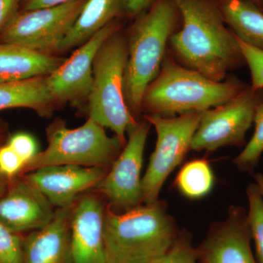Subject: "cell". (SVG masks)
<instances>
[{
    "label": "cell",
    "mask_w": 263,
    "mask_h": 263,
    "mask_svg": "<svg viewBox=\"0 0 263 263\" xmlns=\"http://www.w3.org/2000/svg\"><path fill=\"white\" fill-rule=\"evenodd\" d=\"M151 124L144 119L127 131L129 138L98 188L113 210L124 212L143 204L141 170Z\"/></svg>",
    "instance_id": "30bf717a"
},
{
    "label": "cell",
    "mask_w": 263,
    "mask_h": 263,
    "mask_svg": "<svg viewBox=\"0 0 263 263\" xmlns=\"http://www.w3.org/2000/svg\"><path fill=\"white\" fill-rule=\"evenodd\" d=\"M46 136L47 148L38 152L23 171H34L53 165L100 167L108 171L124 147L117 137H109L104 127L90 118L84 125L76 129H69L65 122L56 119L48 126Z\"/></svg>",
    "instance_id": "8992f818"
},
{
    "label": "cell",
    "mask_w": 263,
    "mask_h": 263,
    "mask_svg": "<svg viewBox=\"0 0 263 263\" xmlns=\"http://www.w3.org/2000/svg\"><path fill=\"white\" fill-rule=\"evenodd\" d=\"M125 14V0H87L60 53L77 48L108 24Z\"/></svg>",
    "instance_id": "ac0fdd59"
},
{
    "label": "cell",
    "mask_w": 263,
    "mask_h": 263,
    "mask_svg": "<svg viewBox=\"0 0 263 263\" xmlns=\"http://www.w3.org/2000/svg\"><path fill=\"white\" fill-rule=\"evenodd\" d=\"M214 184V173L205 159H197L185 164L175 179V186L180 193L191 200L206 196Z\"/></svg>",
    "instance_id": "44dd1931"
},
{
    "label": "cell",
    "mask_w": 263,
    "mask_h": 263,
    "mask_svg": "<svg viewBox=\"0 0 263 263\" xmlns=\"http://www.w3.org/2000/svg\"><path fill=\"white\" fill-rule=\"evenodd\" d=\"M65 60L19 45L0 43V83L47 76Z\"/></svg>",
    "instance_id": "e0dca14e"
},
{
    "label": "cell",
    "mask_w": 263,
    "mask_h": 263,
    "mask_svg": "<svg viewBox=\"0 0 263 263\" xmlns=\"http://www.w3.org/2000/svg\"><path fill=\"white\" fill-rule=\"evenodd\" d=\"M247 1L251 2V3H253V4L257 5V7L260 9L262 10V6H261L260 1L259 0H247Z\"/></svg>",
    "instance_id": "836d02e7"
},
{
    "label": "cell",
    "mask_w": 263,
    "mask_h": 263,
    "mask_svg": "<svg viewBox=\"0 0 263 263\" xmlns=\"http://www.w3.org/2000/svg\"><path fill=\"white\" fill-rule=\"evenodd\" d=\"M180 21L174 0H155L132 26L127 37L124 92L135 118L142 113L143 95L160 73L170 40L178 30Z\"/></svg>",
    "instance_id": "277c9868"
},
{
    "label": "cell",
    "mask_w": 263,
    "mask_h": 263,
    "mask_svg": "<svg viewBox=\"0 0 263 263\" xmlns=\"http://www.w3.org/2000/svg\"><path fill=\"white\" fill-rule=\"evenodd\" d=\"M87 0L29 11H22L0 33V43H12L47 54L60 53L62 43Z\"/></svg>",
    "instance_id": "ba28073f"
},
{
    "label": "cell",
    "mask_w": 263,
    "mask_h": 263,
    "mask_svg": "<svg viewBox=\"0 0 263 263\" xmlns=\"http://www.w3.org/2000/svg\"><path fill=\"white\" fill-rule=\"evenodd\" d=\"M249 200L247 219L251 236L255 246L257 262L263 263V196L256 183H250L247 188Z\"/></svg>",
    "instance_id": "603a6c76"
},
{
    "label": "cell",
    "mask_w": 263,
    "mask_h": 263,
    "mask_svg": "<svg viewBox=\"0 0 263 263\" xmlns=\"http://www.w3.org/2000/svg\"><path fill=\"white\" fill-rule=\"evenodd\" d=\"M254 124L253 136L233 160L235 165L245 172H253L263 154V101L256 110Z\"/></svg>",
    "instance_id": "7402d4cb"
},
{
    "label": "cell",
    "mask_w": 263,
    "mask_h": 263,
    "mask_svg": "<svg viewBox=\"0 0 263 263\" xmlns=\"http://www.w3.org/2000/svg\"><path fill=\"white\" fill-rule=\"evenodd\" d=\"M107 172L100 167L53 165L35 170L26 179L60 209L71 206L79 194L96 187Z\"/></svg>",
    "instance_id": "4fadbf2b"
},
{
    "label": "cell",
    "mask_w": 263,
    "mask_h": 263,
    "mask_svg": "<svg viewBox=\"0 0 263 263\" xmlns=\"http://www.w3.org/2000/svg\"><path fill=\"white\" fill-rule=\"evenodd\" d=\"M120 29L118 20L108 24L46 76L48 91L57 106L66 103L80 105L88 102L92 87L95 57L107 38Z\"/></svg>",
    "instance_id": "8fae6325"
},
{
    "label": "cell",
    "mask_w": 263,
    "mask_h": 263,
    "mask_svg": "<svg viewBox=\"0 0 263 263\" xmlns=\"http://www.w3.org/2000/svg\"><path fill=\"white\" fill-rule=\"evenodd\" d=\"M224 22L235 36L263 50V11L247 0H214Z\"/></svg>",
    "instance_id": "ffe728a7"
},
{
    "label": "cell",
    "mask_w": 263,
    "mask_h": 263,
    "mask_svg": "<svg viewBox=\"0 0 263 263\" xmlns=\"http://www.w3.org/2000/svg\"><path fill=\"white\" fill-rule=\"evenodd\" d=\"M57 107L48 91L46 76L0 83V111L8 108H26L47 117Z\"/></svg>",
    "instance_id": "d6986e66"
},
{
    "label": "cell",
    "mask_w": 263,
    "mask_h": 263,
    "mask_svg": "<svg viewBox=\"0 0 263 263\" xmlns=\"http://www.w3.org/2000/svg\"><path fill=\"white\" fill-rule=\"evenodd\" d=\"M250 229L243 208L231 205L224 220L213 223L197 251L202 263H258L251 249Z\"/></svg>",
    "instance_id": "7c38bea8"
},
{
    "label": "cell",
    "mask_w": 263,
    "mask_h": 263,
    "mask_svg": "<svg viewBox=\"0 0 263 263\" xmlns=\"http://www.w3.org/2000/svg\"><path fill=\"white\" fill-rule=\"evenodd\" d=\"M174 2L182 22L169 43L176 61L217 82L245 65L234 33L214 0Z\"/></svg>",
    "instance_id": "6da1fadb"
},
{
    "label": "cell",
    "mask_w": 263,
    "mask_h": 263,
    "mask_svg": "<svg viewBox=\"0 0 263 263\" xmlns=\"http://www.w3.org/2000/svg\"><path fill=\"white\" fill-rule=\"evenodd\" d=\"M54 214L49 200L27 179L0 198V220L15 233L42 229Z\"/></svg>",
    "instance_id": "9a60e30c"
},
{
    "label": "cell",
    "mask_w": 263,
    "mask_h": 263,
    "mask_svg": "<svg viewBox=\"0 0 263 263\" xmlns=\"http://www.w3.org/2000/svg\"><path fill=\"white\" fill-rule=\"evenodd\" d=\"M75 0H22V11H29L42 8H53Z\"/></svg>",
    "instance_id": "f546056e"
},
{
    "label": "cell",
    "mask_w": 263,
    "mask_h": 263,
    "mask_svg": "<svg viewBox=\"0 0 263 263\" xmlns=\"http://www.w3.org/2000/svg\"><path fill=\"white\" fill-rule=\"evenodd\" d=\"M105 208L93 195L74 203L71 216L72 263H107L104 245Z\"/></svg>",
    "instance_id": "5bb4252c"
},
{
    "label": "cell",
    "mask_w": 263,
    "mask_h": 263,
    "mask_svg": "<svg viewBox=\"0 0 263 263\" xmlns=\"http://www.w3.org/2000/svg\"><path fill=\"white\" fill-rule=\"evenodd\" d=\"M236 37L237 42L249 66L252 78L251 87L254 90L263 89V50L247 44Z\"/></svg>",
    "instance_id": "484cf974"
},
{
    "label": "cell",
    "mask_w": 263,
    "mask_h": 263,
    "mask_svg": "<svg viewBox=\"0 0 263 263\" xmlns=\"http://www.w3.org/2000/svg\"><path fill=\"white\" fill-rule=\"evenodd\" d=\"M24 242L0 220V263H23Z\"/></svg>",
    "instance_id": "cb8c5ba5"
},
{
    "label": "cell",
    "mask_w": 263,
    "mask_h": 263,
    "mask_svg": "<svg viewBox=\"0 0 263 263\" xmlns=\"http://www.w3.org/2000/svg\"><path fill=\"white\" fill-rule=\"evenodd\" d=\"M262 101L263 89L254 90L249 86L229 101L202 112L191 151L214 152L223 147L243 146Z\"/></svg>",
    "instance_id": "9c48e42d"
},
{
    "label": "cell",
    "mask_w": 263,
    "mask_h": 263,
    "mask_svg": "<svg viewBox=\"0 0 263 263\" xmlns=\"http://www.w3.org/2000/svg\"><path fill=\"white\" fill-rule=\"evenodd\" d=\"M254 180H255V183L258 186L259 191H260L263 196V174H257L254 175Z\"/></svg>",
    "instance_id": "1f68e13d"
},
{
    "label": "cell",
    "mask_w": 263,
    "mask_h": 263,
    "mask_svg": "<svg viewBox=\"0 0 263 263\" xmlns=\"http://www.w3.org/2000/svg\"><path fill=\"white\" fill-rule=\"evenodd\" d=\"M197 251L193 248L187 235L179 234L168 252L151 263H199Z\"/></svg>",
    "instance_id": "d4e9b609"
},
{
    "label": "cell",
    "mask_w": 263,
    "mask_h": 263,
    "mask_svg": "<svg viewBox=\"0 0 263 263\" xmlns=\"http://www.w3.org/2000/svg\"><path fill=\"white\" fill-rule=\"evenodd\" d=\"M22 0H0V33L18 13Z\"/></svg>",
    "instance_id": "f1b7e54d"
},
{
    "label": "cell",
    "mask_w": 263,
    "mask_h": 263,
    "mask_svg": "<svg viewBox=\"0 0 263 263\" xmlns=\"http://www.w3.org/2000/svg\"><path fill=\"white\" fill-rule=\"evenodd\" d=\"M24 166V161L9 145L0 148V174L2 176L10 179L22 172Z\"/></svg>",
    "instance_id": "4316f807"
},
{
    "label": "cell",
    "mask_w": 263,
    "mask_h": 263,
    "mask_svg": "<svg viewBox=\"0 0 263 263\" xmlns=\"http://www.w3.org/2000/svg\"><path fill=\"white\" fill-rule=\"evenodd\" d=\"M248 86L235 76L219 82L211 80L166 55L160 73L145 91L141 110L162 117L203 112L229 101Z\"/></svg>",
    "instance_id": "3957f363"
},
{
    "label": "cell",
    "mask_w": 263,
    "mask_h": 263,
    "mask_svg": "<svg viewBox=\"0 0 263 263\" xmlns=\"http://www.w3.org/2000/svg\"><path fill=\"white\" fill-rule=\"evenodd\" d=\"M5 179L6 178L0 174V198L3 196L5 193V190H6L7 184Z\"/></svg>",
    "instance_id": "d6a6232c"
},
{
    "label": "cell",
    "mask_w": 263,
    "mask_h": 263,
    "mask_svg": "<svg viewBox=\"0 0 263 263\" xmlns=\"http://www.w3.org/2000/svg\"><path fill=\"white\" fill-rule=\"evenodd\" d=\"M259 1H260L261 6H262V10L263 11V0H259Z\"/></svg>",
    "instance_id": "e575fe53"
},
{
    "label": "cell",
    "mask_w": 263,
    "mask_h": 263,
    "mask_svg": "<svg viewBox=\"0 0 263 263\" xmlns=\"http://www.w3.org/2000/svg\"><path fill=\"white\" fill-rule=\"evenodd\" d=\"M8 145L22 159L25 165L38 153L35 140L26 133H18L12 136Z\"/></svg>",
    "instance_id": "83f0119b"
},
{
    "label": "cell",
    "mask_w": 263,
    "mask_h": 263,
    "mask_svg": "<svg viewBox=\"0 0 263 263\" xmlns=\"http://www.w3.org/2000/svg\"><path fill=\"white\" fill-rule=\"evenodd\" d=\"M201 114L191 112L173 117L144 116L155 127L157 142L146 174L142 178L143 203L158 201L166 180L191 151L192 141Z\"/></svg>",
    "instance_id": "52a82bcc"
},
{
    "label": "cell",
    "mask_w": 263,
    "mask_h": 263,
    "mask_svg": "<svg viewBox=\"0 0 263 263\" xmlns=\"http://www.w3.org/2000/svg\"><path fill=\"white\" fill-rule=\"evenodd\" d=\"M176 223L164 202L143 203L116 213L108 205L104 215L107 263H151L167 253L179 237Z\"/></svg>",
    "instance_id": "7a4b0ae2"
},
{
    "label": "cell",
    "mask_w": 263,
    "mask_h": 263,
    "mask_svg": "<svg viewBox=\"0 0 263 263\" xmlns=\"http://www.w3.org/2000/svg\"><path fill=\"white\" fill-rule=\"evenodd\" d=\"M127 57V37L120 29L107 38L95 57L92 87L87 102L89 118L112 129L124 146L126 133L138 122L124 97Z\"/></svg>",
    "instance_id": "5b68a950"
},
{
    "label": "cell",
    "mask_w": 263,
    "mask_h": 263,
    "mask_svg": "<svg viewBox=\"0 0 263 263\" xmlns=\"http://www.w3.org/2000/svg\"><path fill=\"white\" fill-rule=\"evenodd\" d=\"M155 0H125V14L134 18L146 11Z\"/></svg>",
    "instance_id": "4dcf8cb0"
},
{
    "label": "cell",
    "mask_w": 263,
    "mask_h": 263,
    "mask_svg": "<svg viewBox=\"0 0 263 263\" xmlns=\"http://www.w3.org/2000/svg\"><path fill=\"white\" fill-rule=\"evenodd\" d=\"M73 205L59 209L47 226L26 238L23 263H72L70 221Z\"/></svg>",
    "instance_id": "2e32d148"
}]
</instances>
